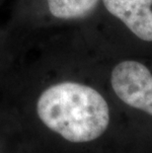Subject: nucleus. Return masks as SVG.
<instances>
[{"mask_svg":"<svg viewBox=\"0 0 152 153\" xmlns=\"http://www.w3.org/2000/svg\"><path fill=\"white\" fill-rule=\"evenodd\" d=\"M36 113L42 123L72 144L98 141L112 126V109L94 86L72 79L48 84L39 94Z\"/></svg>","mask_w":152,"mask_h":153,"instance_id":"obj_1","label":"nucleus"},{"mask_svg":"<svg viewBox=\"0 0 152 153\" xmlns=\"http://www.w3.org/2000/svg\"><path fill=\"white\" fill-rule=\"evenodd\" d=\"M101 0H18L9 32L16 38L44 36L60 23L84 20L93 15Z\"/></svg>","mask_w":152,"mask_h":153,"instance_id":"obj_2","label":"nucleus"},{"mask_svg":"<svg viewBox=\"0 0 152 153\" xmlns=\"http://www.w3.org/2000/svg\"><path fill=\"white\" fill-rule=\"evenodd\" d=\"M110 85L119 102L152 120V73L149 68L134 60L119 62L110 74Z\"/></svg>","mask_w":152,"mask_h":153,"instance_id":"obj_3","label":"nucleus"},{"mask_svg":"<svg viewBox=\"0 0 152 153\" xmlns=\"http://www.w3.org/2000/svg\"><path fill=\"white\" fill-rule=\"evenodd\" d=\"M112 16L122 21L136 37L152 42V0H101Z\"/></svg>","mask_w":152,"mask_h":153,"instance_id":"obj_4","label":"nucleus"},{"mask_svg":"<svg viewBox=\"0 0 152 153\" xmlns=\"http://www.w3.org/2000/svg\"><path fill=\"white\" fill-rule=\"evenodd\" d=\"M14 41V36L9 31H0V64L4 63L10 55Z\"/></svg>","mask_w":152,"mask_h":153,"instance_id":"obj_5","label":"nucleus"},{"mask_svg":"<svg viewBox=\"0 0 152 153\" xmlns=\"http://www.w3.org/2000/svg\"><path fill=\"white\" fill-rule=\"evenodd\" d=\"M1 1H2V0H0V2H1Z\"/></svg>","mask_w":152,"mask_h":153,"instance_id":"obj_6","label":"nucleus"}]
</instances>
